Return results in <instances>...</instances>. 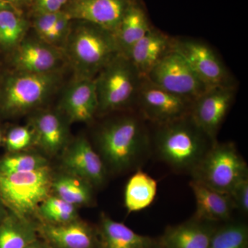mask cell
Listing matches in <instances>:
<instances>
[{
  "label": "cell",
  "instance_id": "obj_38",
  "mask_svg": "<svg viewBox=\"0 0 248 248\" xmlns=\"http://www.w3.org/2000/svg\"><path fill=\"white\" fill-rule=\"evenodd\" d=\"M6 2L9 3V4L12 5V6H16V4H20L22 1H25V0H4Z\"/></svg>",
  "mask_w": 248,
  "mask_h": 248
},
{
  "label": "cell",
  "instance_id": "obj_21",
  "mask_svg": "<svg viewBox=\"0 0 248 248\" xmlns=\"http://www.w3.org/2000/svg\"><path fill=\"white\" fill-rule=\"evenodd\" d=\"M172 48V40L156 29H151L129 50L125 56L142 78H146L163 56Z\"/></svg>",
  "mask_w": 248,
  "mask_h": 248
},
{
  "label": "cell",
  "instance_id": "obj_1",
  "mask_svg": "<svg viewBox=\"0 0 248 248\" xmlns=\"http://www.w3.org/2000/svg\"><path fill=\"white\" fill-rule=\"evenodd\" d=\"M141 116L125 115L103 124L96 135V151L108 173L141 169L152 156L151 135Z\"/></svg>",
  "mask_w": 248,
  "mask_h": 248
},
{
  "label": "cell",
  "instance_id": "obj_35",
  "mask_svg": "<svg viewBox=\"0 0 248 248\" xmlns=\"http://www.w3.org/2000/svg\"><path fill=\"white\" fill-rule=\"evenodd\" d=\"M27 248H51L47 244L45 241H41L40 240H36L30 246H28Z\"/></svg>",
  "mask_w": 248,
  "mask_h": 248
},
{
  "label": "cell",
  "instance_id": "obj_34",
  "mask_svg": "<svg viewBox=\"0 0 248 248\" xmlns=\"http://www.w3.org/2000/svg\"><path fill=\"white\" fill-rule=\"evenodd\" d=\"M68 0H34L33 9L36 14H55L61 12Z\"/></svg>",
  "mask_w": 248,
  "mask_h": 248
},
{
  "label": "cell",
  "instance_id": "obj_27",
  "mask_svg": "<svg viewBox=\"0 0 248 248\" xmlns=\"http://www.w3.org/2000/svg\"><path fill=\"white\" fill-rule=\"evenodd\" d=\"M37 215L42 222L55 225L65 224L79 218L77 207L54 195L40 204Z\"/></svg>",
  "mask_w": 248,
  "mask_h": 248
},
{
  "label": "cell",
  "instance_id": "obj_33",
  "mask_svg": "<svg viewBox=\"0 0 248 248\" xmlns=\"http://www.w3.org/2000/svg\"><path fill=\"white\" fill-rule=\"evenodd\" d=\"M62 12L55 14H45L37 15L34 21V29L38 35L39 39H42L50 31L58 18L61 16Z\"/></svg>",
  "mask_w": 248,
  "mask_h": 248
},
{
  "label": "cell",
  "instance_id": "obj_28",
  "mask_svg": "<svg viewBox=\"0 0 248 248\" xmlns=\"http://www.w3.org/2000/svg\"><path fill=\"white\" fill-rule=\"evenodd\" d=\"M248 243L247 225L230 221L217 227L208 248H248Z\"/></svg>",
  "mask_w": 248,
  "mask_h": 248
},
{
  "label": "cell",
  "instance_id": "obj_7",
  "mask_svg": "<svg viewBox=\"0 0 248 248\" xmlns=\"http://www.w3.org/2000/svg\"><path fill=\"white\" fill-rule=\"evenodd\" d=\"M190 176L194 180L228 194L239 181L248 177V166L234 143L216 141Z\"/></svg>",
  "mask_w": 248,
  "mask_h": 248
},
{
  "label": "cell",
  "instance_id": "obj_16",
  "mask_svg": "<svg viewBox=\"0 0 248 248\" xmlns=\"http://www.w3.org/2000/svg\"><path fill=\"white\" fill-rule=\"evenodd\" d=\"M68 122L60 112L42 110L29 120L35 135L36 146L48 156L62 153L69 143Z\"/></svg>",
  "mask_w": 248,
  "mask_h": 248
},
{
  "label": "cell",
  "instance_id": "obj_2",
  "mask_svg": "<svg viewBox=\"0 0 248 248\" xmlns=\"http://www.w3.org/2000/svg\"><path fill=\"white\" fill-rule=\"evenodd\" d=\"M156 126L151 137L152 155L180 174L190 175L217 141L202 130L190 115Z\"/></svg>",
  "mask_w": 248,
  "mask_h": 248
},
{
  "label": "cell",
  "instance_id": "obj_36",
  "mask_svg": "<svg viewBox=\"0 0 248 248\" xmlns=\"http://www.w3.org/2000/svg\"><path fill=\"white\" fill-rule=\"evenodd\" d=\"M7 214L8 213L6 212V208H5L4 204H3L1 199H0V221L6 216Z\"/></svg>",
  "mask_w": 248,
  "mask_h": 248
},
{
  "label": "cell",
  "instance_id": "obj_12",
  "mask_svg": "<svg viewBox=\"0 0 248 248\" xmlns=\"http://www.w3.org/2000/svg\"><path fill=\"white\" fill-rule=\"evenodd\" d=\"M234 98L232 86L208 89L194 101L190 115L194 122L210 138L217 140L222 124Z\"/></svg>",
  "mask_w": 248,
  "mask_h": 248
},
{
  "label": "cell",
  "instance_id": "obj_10",
  "mask_svg": "<svg viewBox=\"0 0 248 248\" xmlns=\"http://www.w3.org/2000/svg\"><path fill=\"white\" fill-rule=\"evenodd\" d=\"M172 48L185 59L207 89L232 86L226 67L206 44L189 39L172 40Z\"/></svg>",
  "mask_w": 248,
  "mask_h": 248
},
{
  "label": "cell",
  "instance_id": "obj_18",
  "mask_svg": "<svg viewBox=\"0 0 248 248\" xmlns=\"http://www.w3.org/2000/svg\"><path fill=\"white\" fill-rule=\"evenodd\" d=\"M96 231L97 248H162L159 240L138 234L104 213Z\"/></svg>",
  "mask_w": 248,
  "mask_h": 248
},
{
  "label": "cell",
  "instance_id": "obj_9",
  "mask_svg": "<svg viewBox=\"0 0 248 248\" xmlns=\"http://www.w3.org/2000/svg\"><path fill=\"white\" fill-rule=\"evenodd\" d=\"M137 102L141 117L156 125L190 115L192 102L168 92L143 78Z\"/></svg>",
  "mask_w": 248,
  "mask_h": 248
},
{
  "label": "cell",
  "instance_id": "obj_20",
  "mask_svg": "<svg viewBox=\"0 0 248 248\" xmlns=\"http://www.w3.org/2000/svg\"><path fill=\"white\" fill-rule=\"evenodd\" d=\"M217 223L197 219L169 226L159 239L162 248H208Z\"/></svg>",
  "mask_w": 248,
  "mask_h": 248
},
{
  "label": "cell",
  "instance_id": "obj_26",
  "mask_svg": "<svg viewBox=\"0 0 248 248\" xmlns=\"http://www.w3.org/2000/svg\"><path fill=\"white\" fill-rule=\"evenodd\" d=\"M27 21L16 7L0 11V52L11 53L24 39Z\"/></svg>",
  "mask_w": 248,
  "mask_h": 248
},
{
  "label": "cell",
  "instance_id": "obj_31",
  "mask_svg": "<svg viewBox=\"0 0 248 248\" xmlns=\"http://www.w3.org/2000/svg\"><path fill=\"white\" fill-rule=\"evenodd\" d=\"M71 19L68 17V15L63 11L50 31L40 40L62 50V45L64 47L67 37L71 31Z\"/></svg>",
  "mask_w": 248,
  "mask_h": 248
},
{
  "label": "cell",
  "instance_id": "obj_3",
  "mask_svg": "<svg viewBox=\"0 0 248 248\" xmlns=\"http://www.w3.org/2000/svg\"><path fill=\"white\" fill-rule=\"evenodd\" d=\"M86 23L70 31L63 49L76 78L94 79L121 52L113 32Z\"/></svg>",
  "mask_w": 248,
  "mask_h": 248
},
{
  "label": "cell",
  "instance_id": "obj_22",
  "mask_svg": "<svg viewBox=\"0 0 248 248\" xmlns=\"http://www.w3.org/2000/svg\"><path fill=\"white\" fill-rule=\"evenodd\" d=\"M151 29L144 10L133 1L115 32L121 53L126 55L130 49Z\"/></svg>",
  "mask_w": 248,
  "mask_h": 248
},
{
  "label": "cell",
  "instance_id": "obj_8",
  "mask_svg": "<svg viewBox=\"0 0 248 248\" xmlns=\"http://www.w3.org/2000/svg\"><path fill=\"white\" fill-rule=\"evenodd\" d=\"M146 78L168 92L192 103L208 90L185 59L172 48L165 54Z\"/></svg>",
  "mask_w": 248,
  "mask_h": 248
},
{
  "label": "cell",
  "instance_id": "obj_32",
  "mask_svg": "<svg viewBox=\"0 0 248 248\" xmlns=\"http://www.w3.org/2000/svg\"><path fill=\"white\" fill-rule=\"evenodd\" d=\"M235 210L244 215L248 213V177L239 181L229 192Z\"/></svg>",
  "mask_w": 248,
  "mask_h": 248
},
{
  "label": "cell",
  "instance_id": "obj_23",
  "mask_svg": "<svg viewBox=\"0 0 248 248\" xmlns=\"http://www.w3.org/2000/svg\"><path fill=\"white\" fill-rule=\"evenodd\" d=\"M37 225L10 213L0 221V248H27L38 239Z\"/></svg>",
  "mask_w": 248,
  "mask_h": 248
},
{
  "label": "cell",
  "instance_id": "obj_5",
  "mask_svg": "<svg viewBox=\"0 0 248 248\" xmlns=\"http://www.w3.org/2000/svg\"><path fill=\"white\" fill-rule=\"evenodd\" d=\"M143 78L125 55L115 57L94 78L97 115H106L131 105L138 99Z\"/></svg>",
  "mask_w": 248,
  "mask_h": 248
},
{
  "label": "cell",
  "instance_id": "obj_37",
  "mask_svg": "<svg viewBox=\"0 0 248 248\" xmlns=\"http://www.w3.org/2000/svg\"><path fill=\"white\" fill-rule=\"evenodd\" d=\"M11 7H16V6H12V5L9 4V3L6 2L4 0H0V11Z\"/></svg>",
  "mask_w": 248,
  "mask_h": 248
},
{
  "label": "cell",
  "instance_id": "obj_11",
  "mask_svg": "<svg viewBox=\"0 0 248 248\" xmlns=\"http://www.w3.org/2000/svg\"><path fill=\"white\" fill-rule=\"evenodd\" d=\"M61 162L63 171L84 179L94 188H100L107 182L105 165L84 137L69 142L62 152Z\"/></svg>",
  "mask_w": 248,
  "mask_h": 248
},
{
  "label": "cell",
  "instance_id": "obj_6",
  "mask_svg": "<svg viewBox=\"0 0 248 248\" xmlns=\"http://www.w3.org/2000/svg\"><path fill=\"white\" fill-rule=\"evenodd\" d=\"M53 178L50 166L32 172L0 173V199L10 213L31 219L51 195Z\"/></svg>",
  "mask_w": 248,
  "mask_h": 248
},
{
  "label": "cell",
  "instance_id": "obj_15",
  "mask_svg": "<svg viewBox=\"0 0 248 248\" xmlns=\"http://www.w3.org/2000/svg\"><path fill=\"white\" fill-rule=\"evenodd\" d=\"M98 99L94 79L76 78L60 104V112L68 124L90 123L97 115Z\"/></svg>",
  "mask_w": 248,
  "mask_h": 248
},
{
  "label": "cell",
  "instance_id": "obj_4",
  "mask_svg": "<svg viewBox=\"0 0 248 248\" xmlns=\"http://www.w3.org/2000/svg\"><path fill=\"white\" fill-rule=\"evenodd\" d=\"M60 81L59 71L45 74L6 72L0 76V113L7 117L29 113L48 100Z\"/></svg>",
  "mask_w": 248,
  "mask_h": 248
},
{
  "label": "cell",
  "instance_id": "obj_29",
  "mask_svg": "<svg viewBox=\"0 0 248 248\" xmlns=\"http://www.w3.org/2000/svg\"><path fill=\"white\" fill-rule=\"evenodd\" d=\"M48 166L47 158L38 153L29 151L10 153L0 159V173L15 174L32 172Z\"/></svg>",
  "mask_w": 248,
  "mask_h": 248
},
{
  "label": "cell",
  "instance_id": "obj_19",
  "mask_svg": "<svg viewBox=\"0 0 248 248\" xmlns=\"http://www.w3.org/2000/svg\"><path fill=\"white\" fill-rule=\"evenodd\" d=\"M196 202L193 217L197 219L218 223L230 221L235 208L229 194L192 180L190 182Z\"/></svg>",
  "mask_w": 248,
  "mask_h": 248
},
{
  "label": "cell",
  "instance_id": "obj_14",
  "mask_svg": "<svg viewBox=\"0 0 248 248\" xmlns=\"http://www.w3.org/2000/svg\"><path fill=\"white\" fill-rule=\"evenodd\" d=\"M133 0H73L64 11L71 20L79 19L113 32Z\"/></svg>",
  "mask_w": 248,
  "mask_h": 248
},
{
  "label": "cell",
  "instance_id": "obj_25",
  "mask_svg": "<svg viewBox=\"0 0 248 248\" xmlns=\"http://www.w3.org/2000/svg\"><path fill=\"white\" fill-rule=\"evenodd\" d=\"M94 187L81 178L66 172L53 174L54 195L77 207L90 206L94 202Z\"/></svg>",
  "mask_w": 248,
  "mask_h": 248
},
{
  "label": "cell",
  "instance_id": "obj_17",
  "mask_svg": "<svg viewBox=\"0 0 248 248\" xmlns=\"http://www.w3.org/2000/svg\"><path fill=\"white\" fill-rule=\"evenodd\" d=\"M37 231L51 248H97V231L79 218L65 224L42 222Z\"/></svg>",
  "mask_w": 248,
  "mask_h": 248
},
{
  "label": "cell",
  "instance_id": "obj_30",
  "mask_svg": "<svg viewBox=\"0 0 248 248\" xmlns=\"http://www.w3.org/2000/svg\"><path fill=\"white\" fill-rule=\"evenodd\" d=\"M3 143L9 153L29 151L36 146L35 133L30 125H17L9 129Z\"/></svg>",
  "mask_w": 248,
  "mask_h": 248
},
{
  "label": "cell",
  "instance_id": "obj_24",
  "mask_svg": "<svg viewBox=\"0 0 248 248\" xmlns=\"http://www.w3.org/2000/svg\"><path fill=\"white\" fill-rule=\"evenodd\" d=\"M157 182L141 169L128 179L124 190V204L128 213H137L149 207L157 193Z\"/></svg>",
  "mask_w": 248,
  "mask_h": 248
},
{
  "label": "cell",
  "instance_id": "obj_13",
  "mask_svg": "<svg viewBox=\"0 0 248 248\" xmlns=\"http://www.w3.org/2000/svg\"><path fill=\"white\" fill-rule=\"evenodd\" d=\"M62 49L35 39H24L10 53V66L14 71L45 74L60 71L63 62ZM65 55V54H64Z\"/></svg>",
  "mask_w": 248,
  "mask_h": 248
},
{
  "label": "cell",
  "instance_id": "obj_39",
  "mask_svg": "<svg viewBox=\"0 0 248 248\" xmlns=\"http://www.w3.org/2000/svg\"><path fill=\"white\" fill-rule=\"evenodd\" d=\"M3 138H4V136H3L2 132H1V128H0V146L3 143Z\"/></svg>",
  "mask_w": 248,
  "mask_h": 248
}]
</instances>
